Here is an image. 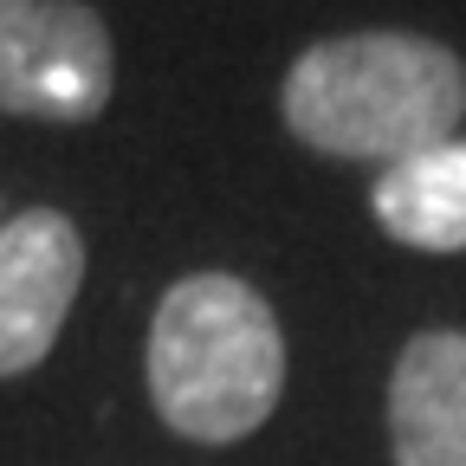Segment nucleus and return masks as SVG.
Instances as JSON below:
<instances>
[{
    "mask_svg": "<svg viewBox=\"0 0 466 466\" xmlns=\"http://www.w3.org/2000/svg\"><path fill=\"white\" fill-rule=\"evenodd\" d=\"M85 285V233L58 208H26L0 227V376L46 363Z\"/></svg>",
    "mask_w": 466,
    "mask_h": 466,
    "instance_id": "obj_4",
    "label": "nucleus"
},
{
    "mask_svg": "<svg viewBox=\"0 0 466 466\" xmlns=\"http://www.w3.org/2000/svg\"><path fill=\"white\" fill-rule=\"evenodd\" d=\"M466 116V66L421 33H343L285 72V124L343 162H408Z\"/></svg>",
    "mask_w": 466,
    "mask_h": 466,
    "instance_id": "obj_1",
    "label": "nucleus"
},
{
    "mask_svg": "<svg viewBox=\"0 0 466 466\" xmlns=\"http://www.w3.org/2000/svg\"><path fill=\"white\" fill-rule=\"evenodd\" d=\"M110 26L85 0H0V110L91 124L110 104Z\"/></svg>",
    "mask_w": 466,
    "mask_h": 466,
    "instance_id": "obj_3",
    "label": "nucleus"
},
{
    "mask_svg": "<svg viewBox=\"0 0 466 466\" xmlns=\"http://www.w3.org/2000/svg\"><path fill=\"white\" fill-rule=\"evenodd\" d=\"M285 389V337L272 305L233 272H188L149 324L156 415L201 447L247 441Z\"/></svg>",
    "mask_w": 466,
    "mask_h": 466,
    "instance_id": "obj_2",
    "label": "nucleus"
},
{
    "mask_svg": "<svg viewBox=\"0 0 466 466\" xmlns=\"http://www.w3.org/2000/svg\"><path fill=\"white\" fill-rule=\"evenodd\" d=\"M389 447L395 466H466V337H408L389 376Z\"/></svg>",
    "mask_w": 466,
    "mask_h": 466,
    "instance_id": "obj_5",
    "label": "nucleus"
},
{
    "mask_svg": "<svg viewBox=\"0 0 466 466\" xmlns=\"http://www.w3.org/2000/svg\"><path fill=\"white\" fill-rule=\"evenodd\" d=\"M389 240L421 253H466V137H447L421 156L382 168L370 195Z\"/></svg>",
    "mask_w": 466,
    "mask_h": 466,
    "instance_id": "obj_6",
    "label": "nucleus"
}]
</instances>
